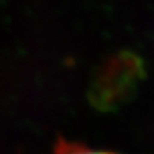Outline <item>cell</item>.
I'll use <instances>...</instances> for the list:
<instances>
[{"mask_svg": "<svg viewBox=\"0 0 154 154\" xmlns=\"http://www.w3.org/2000/svg\"><path fill=\"white\" fill-rule=\"evenodd\" d=\"M53 154H116L108 150H97L88 147L85 145L76 143V142H68L65 139H58Z\"/></svg>", "mask_w": 154, "mask_h": 154, "instance_id": "cell-1", "label": "cell"}]
</instances>
